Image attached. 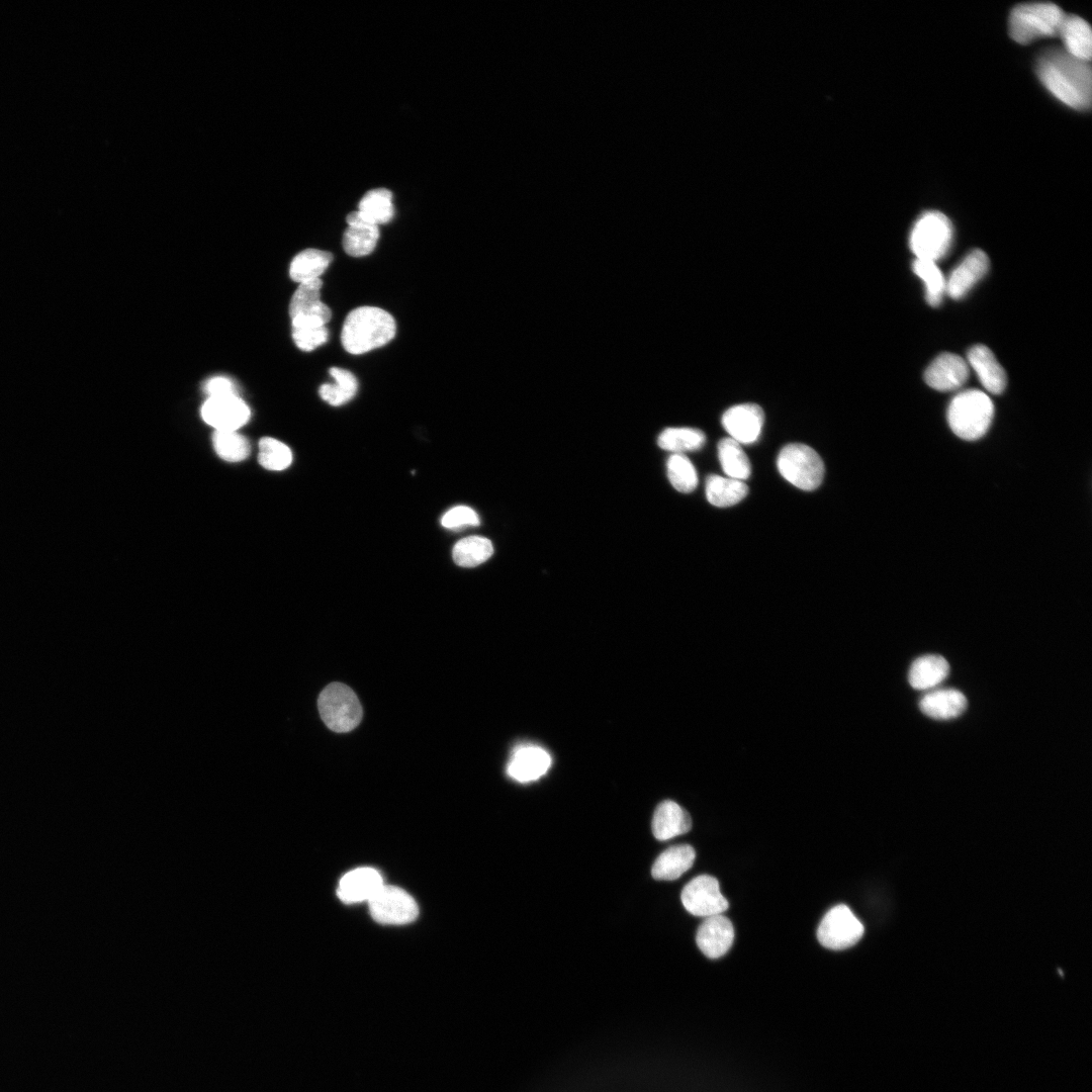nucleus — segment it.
I'll return each instance as SVG.
<instances>
[{"label": "nucleus", "instance_id": "nucleus-19", "mask_svg": "<svg viewBox=\"0 0 1092 1092\" xmlns=\"http://www.w3.org/2000/svg\"><path fill=\"white\" fill-rule=\"evenodd\" d=\"M346 221L348 228L343 235V248L352 257L367 256L375 249L379 239V228L366 221L358 210L350 212Z\"/></svg>", "mask_w": 1092, "mask_h": 1092}, {"label": "nucleus", "instance_id": "nucleus-24", "mask_svg": "<svg viewBox=\"0 0 1092 1092\" xmlns=\"http://www.w3.org/2000/svg\"><path fill=\"white\" fill-rule=\"evenodd\" d=\"M947 660L937 654L916 658L910 666L908 680L913 689L926 690L940 684L948 674Z\"/></svg>", "mask_w": 1092, "mask_h": 1092}, {"label": "nucleus", "instance_id": "nucleus-10", "mask_svg": "<svg viewBox=\"0 0 1092 1092\" xmlns=\"http://www.w3.org/2000/svg\"><path fill=\"white\" fill-rule=\"evenodd\" d=\"M681 902L693 915L709 917L725 912L729 903L721 894L719 882L709 875L691 880L681 891Z\"/></svg>", "mask_w": 1092, "mask_h": 1092}, {"label": "nucleus", "instance_id": "nucleus-15", "mask_svg": "<svg viewBox=\"0 0 1092 1092\" xmlns=\"http://www.w3.org/2000/svg\"><path fill=\"white\" fill-rule=\"evenodd\" d=\"M734 940V927L731 921L717 914L707 917L699 926L696 941L701 951L710 959L724 956Z\"/></svg>", "mask_w": 1092, "mask_h": 1092}, {"label": "nucleus", "instance_id": "nucleus-23", "mask_svg": "<svg viewBox=\"0 0 1092 1092\" xmlns=\"http://www.w3.org/2000/svg\"><path fill=\"white\" fill-rule=\"evenodd\" d=\"M696 858L695 849L689 844L670 846L655 859L651 875L655 880L673 881L691 869Z\"/></svg>", "mask_w": 1092, "mask_h": 1092}, {"label": "nucleus", "instance_id": "nucleus-21", "mask_svg": "<svg viewBox=\"0 0 1092 1092\" xmlns=\"http://www.w3.org/2000/svg\"><path fill=\"white\" fill-rule=\"evenodd\" d=\"M1058 36L1064 50L1071 56L1090 62L1092 54V33L1089 24L1078 15H1066L1060 25Z\"/></svg>", "mask_w": 1092, "mask_h": 1092}, {"label": "nucleus", "instance_id": "nucleus-36", "mask_svg": "<svg viewBox=\"0 0 1092 1092\" xmlns=\"http://www.w3.org/2000/svg\"><path fill=\"white\" fill-rule=\"evenodd\" d=\"M667 476L671 485L680 492L693 491L698 484L695 466L684 454H672L666 462Z\"/></svg>", "mask_w": 1092, "mask_h": 1092}, {"label": "nucleus", "instance_id": "nucleus-7", "mask_svg": "<svg viewBox=\"0 0 1092 1092\" xmlns=\"http://www.w3.org/2000/svg\"><path fill=\"white\" fill-rule=\"evenodd\" d=\"M317 707L324 723L335 732H348L362 719V707L356 694L344 684L327 686L320 694Z\"/></svg>", "mask_w": 1092, "mask_h": 1092}, {"label": "nucleus", "instance_id": "nucleus-27", "mask_svg": "<svg viewBox=\"0 0 1092 1092\" xmlns=\"http://www.w3.org/2000/svg\"><path fill=\"white\" fill-rule=\"evenodd\" d=\"M332 261L333 255L328 251L306 249L293 258L289 268V275L293 281L299 284L320 279V276L327 270Z\"/></svg>", "mask_w": 1092, "mask_h": 1092}, {"label": "nucleus", "instance_id": "nucleus-37", "mask_svg": "<svg viewBox=\"0 0 1092 1092\" xmlns=\"http://www.w3.org/2000/svg\"><path fill=\"white\" fill-rule=\"evenodd\" d=\"M258 460L261 466L269 470H283L292 462L290 448L281 441L264 437L259 442Z\"/></svg>", "mask_w": 1092, "mask_h": 1092}, {"label": "nucleus", "instance_id": "nucleus-32", "mask_svg": "<svg viewBox=\"0 0 1092 1092\" xmlns=\"http://www.w3.org/2000/svg\"><path fill=\"white\" fill-rule=\"evenodd\" d=\"M493 546L489 539L469 536L459 540L453 547L454 562L462 567H474L490 558Z\"/></svg>", "mask_w": 1092, "mask_h": 1092}, {"label": "nucleus", "instance_id": "nucleus-29", "mask_svg": "<svg viewBox=\"0 0 1092 1092\" xmlns=\"http://www.w3.org/2000/svg\"><path fill=\"white\" fill-rule=\"evenodd\" d=\"M748 492L747 485L742 481L720 475H709L706 480V496L710 504L716 507H730L743 499Z\"/></svg>", "mask_w": 1092, "mask_h": 1092}, {"label": "nucleus", "instance_id": "nucleus-12", "mask_svg": "<svg viewBox=\"0 0 1092 1092\" xmlns=\"http://www.w3.org/2000/svg\"><path fill=\"white\" fill-rule=\"evenodd\" d=\"M764 422L762 408L756 403H741L728 408L722 416V425L730 438L739 444L755 442Z\"/></svg>", "mask_w": 1092, "mask_h": 1092}, {"label": "nucleus", "instance_id": "nucleus-26", "mask_svg": "<svg viewBox=\"0 0 1092 1092\" xmlns=\"http://www.w3.org/2000/svg\"><path fill=\"white\" fill-rule=\"evenodd\" d=\"M322 286L323 281L321 279L300 283L290 300V317L298 314H316L330 322L332 311L321 300Z\"/></svg>", "mask_w": 1092, "mask_h": 1092}, {"label": "nucleus", "instance_id": "nucleus-4", "mask_svg": "<svg viewBox=\"0 0 1092 1092\" xmlns=\"http://www.w3.org/2000/svg\"><path fill=\"white\" fill-rule=\"evenodd\" d=\"M1065 14L1050 2L1022 3L1010 12L1008 31L1011 38L1028 44L1038 38L1058 36Z\"/></svg>", "mask_w": 1092, "mask_h": 1092}, {"label": "nucleus", "instance_id": "nucleus-18", "mask_svg": "<svg viewBox=\"0 0 1092 1092\" xmlns=\"http://www.w3.org/2000/svg\"><path fill=\"white\" fill-rule=\"evenodd\" d=\"M967 356L984 388L992 394L1002 393L1006 387V373L992 351L979 344L970 348Z\"/></svg>", "mask_w": 1092, "mask_h": 1092}, {"label": "nucleus", "instance_id": "nucleus-31", "mask_svg": "<svg viewBox=\"0 0 1092 1092\" xmlns=\"http://www.w3.org/2000/svg\"><path fill=\"white\" fill-rule=\"evenodd\" d=\"M718 456L723 471L728 477L744 480L750 476L749 459L740 444L732 438H723L718 443Z\"/></svg>", "mask_w": 1092, "mask_h": 1092}, {"label": "nucleus", "instance_id": "nucleus-35", "mask_svg": "<svg viewBox=\"0 0 1092 1092\" xmlns=\"http://www.w3.org/2000/svg\"><path fill=\"white\" fill-rule=\"evenodd\" d=\"M212 445L215 453L230 462L245 460L250 454L249 441L237 431H214Z\"/></svg>", "mask_w": 1092, "mask_h": 1092}, {"label": "nucleus", "instance_id": "nucleus-11", "mask_svg": "<svg viewBox=\"0 0 1092 1092\" xmlns=\"http://www.w3.org/2000/svg\"><path fill=\"white\" fill-rule=\"evenodd\" d=\"M200 413L203 421L215 431H237L251 416L249 406L239 395L208 397Z\"/></svg>", "mask_w": 1092, "mask_h": 1092}, {"label": "nucleus", "instance_id": "nucleus-38", "mask_svg": "<svg viewBox=\"0 0 1092 1092\" xmlns=\"http://www.w3.org/2000/svg\"><path fill=\"white\" fill-rule=\"evenodd\" d=\"M479 522L477 513L466 506H457L450 509L441 519L442 526L450 530L478 526Z\"/></svg>", "mask_w": 1092, "mask_h": 1092}, {"label": "nucleus", "instance_id": "nucleus-2", "mask_svg": "<svg viewBox=\"0 0 1092 1092\" xmlns=\"http://www.w3.org/2000/svg\"><path fill=\"white\" fill-rule=\"evenodd\" d=\"M395 332V321L389 312L376 306H359L347 314L341 341L348 353L360 355L386 345Z\"/></svg>", "mask_w": 1092, "mask_h": 1092}, {"label": "nucleus", "instance_id": "nucleus-16", "mask_svg": "<svg viewBox=\"0 0 1092 1092\" xmlns=\"http://www.w3.org/2000/svg\"><path fill=\"white\" fill-rule=\"evenodd\" d=\"M988 268L989 258L986 253L980 249L971 251L945 281V292L953 299L964 297L986 274Z\"/></svg>", "mask_w": 1092, "mask_h": 1092}, {"label": "nucleus", "instance_id": "nucleus-14", "mask_svg": "<svg viewBox=\"0 0 1092 1092\" xmlns=\"http://www.w3.org/2000/svg\"><path fill=\"white\" fill-rule=\"evenodd\" d=\"M551 765L550 754L537 745L517 746L507 765L508 775L521 783L532 782L544 776Z\"/></svg>", "mask_w": 1092, "mask_h": 1092}, {"label": "nucleus", "instance_id": "nucleus-9", "mask_svg": "<svg viewBox=\"0 0 1092 1092\" xmlns=\"http://www.w3.org/2000/svg\"><path fill=\"white\" fill-rule=\"evenodd\" d=\"M864 927L852 911L843 904L831 908L822 918L817 938L826 948L841 950L854 945L863 935Z\"/></svg>", "mask_w": 1092, "mask_h": 1092}, {"label": "nucleus", "instance_id": "nucleus-33", "mask_svg": "<svg viewBox=\"0 0 1092 1092\" xmlns=\"http://www.w3.org/2000/svg\"><path fill=\"white\" fill-rule=\"evenodd\" d=\"M705 441V434L694 428H667L657 438L658 446L673 454L699 450L704 446Z\"/></svg>", "mask_w": 1092, "mask_h": 1092}, {"label": "nucleus", "instance_id": "nucleus-30", "mask_svg": "<svg viewBox=\"0 0 1092 1092\" xmlns=\"http://www.w3.org/2000/svg\"><path fill=\"white\" fill-rule=\"evenodd\" d=\"M329 372L335 383H325L320 386L318 394L322 399L334 406L342 405L351 400L358 388L355 375L349 370L340 367H332Z\"/></svg>", "mask_w": 1092, "mask_h": 1092}, {"label": "nucleus", "instance_id": "nucleus-3", "mask_svg": "<svg viewBox=\"0 0 1092 1092\" xmlns=\"http://www.w3.org/2000/svg\"><path fill=\"white\" fill-rule=\"evenodd\" d=\"M994 417L991 398L981 390L967 389L949 402L947 421L951 431L961 439L976 441L989 430Z\"/></svg>", "mask_w": 1092, "mask_h": 1092}, {"label": "nucleus", "instance_id": "nucleus-22", "mask_svg": "<svg viewBox=\"0 0 1092 1092\" xmlns=\"http://www.w3.org/2000/svg\"><path fill=\"white\" fill-rule=\"evenodd\" d=\"M965 695L954 689L937 690L926 694L919 703L920 710L926 716L947 720L959 717L967 708Z\"/></svg>", "mask_w": 1092, "mask_h": 1092}, {"label": "nucleus", "instance_id": "nucleus-25", "mask_svg": "<svg viewBox=\"0 0 1092 1092\" xmlns=\"http://www.w3.org/2000/svg\"><path fill=\"white\" fill-rule=\"evenodd\" d=\"M324 317L316 314H298L291 317L292 338L302 351L309 352L328 341L329 331Z\"/></svg>", "mask_w": 1092, "mask_h": 1092}, {"label": "nucleus", "instance_id": "nucleus-28", "mask_svg": "<svg viewBox=\"0 0 1092 1092\" xmlns=\"http://www.w3.org/2000/svg\"><path fill=\"white\" fill-rule=\"evenodd\" d=\"M358 211L366 221L374 225L389 222L394 215L391 191L386 188L369 190L359 201Z\"/></svg>", "mask_w": 1092, "mask_h": 1092}, {"label": "nucleus", "instance_id": "nucleus-13", "mask_svg": "<svg viewBox=\"0 0 1092 1092\" xmlns=\"http://www.w3.org/2000/svg\"><path fill=\"white\" fill-rule=\"evenodd\" d=\"M969 377L968 363L953 353L939 354L924 373L925 382L939 391L960 388Z\"/></svg>", "mask_w": 1092, "mask_h": 1092}, {"label": "nucleus", "instance_id": "nucleus-5", "mask_svg": "<svg viewBox=\"0 0 1092 1092\" xmlns=\"http://www.w3.org/2000/svg\"><path fill=\"white\" fill-rule=\"evenodd\" d=\"M952 236V224L946 215L927 211L913 225L909 246L916 259L936 262L949 250Z\"/></svg>", "mask_w": 1092, "mask_h": 1092}, {"label": "nucleus", "instance_id": "nucleus-17", "mask_svg": "<svg viewBox=\"0 0 1092 1092\" xmlns=\"http://www.w3.org/2000/svg\"><path fill=\"white\" fill-rule=\"evenodd\" d=\"M383 884L382 876L377 870L369 867L358 868L341 878L337 895L346 904L368 902Z\"/></svg>", "mask_w": 1092, "mask_h": 1092}, {"label": "nucleus", "instance_id": "nucleus-8", "mask_svg": "<svg viewBox=\"0 0 1092 1092\" xmlns=\"http://www.w3.org/2000/svg\"><path fill=\"white\" fill-rule=\"evenodd\" d=\"M367 903L371 917L381 924H406L414 921L419 914L415 899L395 886L383 884Z\"/></svg>", "mask_w": 1092, "mask_h": 1092}, {"label": "nucleus", "instance_id": "nucleus-39", "mask_svg": "<svg viewBox=\"0 0 1092 1092\" xmlns=\"http://www.w3.org/2000/svg\"><path fill=\"white\" fill-rule=\"evenodd\" d=\"M203 389L208 397L238 395V389L235 382L225 376H214L209 378L204 383Z\"/></svg>", "mask_w": 1092, "mask_h": 1092}, {"label": "nucleus", "instance_id": "nucleus-6", "mask_svg": "<svg viewBox=\"0 0 1092 1092\" xmlns=\"http://www.w3.org/2000/svg\"><path fill=\"white\" fill-rule=\"evenodd\" d=\"M777 463L782 476L803 490H813L823 480L824 463L819 454L805 444L793 443L783 447Z\"/></svg>", "mask_w": 1092, "mask_h": 1092}, {"label": "nucleus", "instance_id": "nucleus-20", "mask_svg": "<svg viewBox=\"0 0 1092 1092\" xmlns=\"http://www.w3.org/2000/svg\"><path fill=\"white\" fill-rule=\"evenodd\" d=\"M651 828L655 838L667 840L689 832L692 828V819L677 803L665 800L656 807Z\"/></svg>", "mask_w": 1092, "mask_h": 1092}, {"label": "nucleus", "instance_id": "nucleus-1", "mask_svg": "<svg viewBox=\"0 0 1092 1092\" xmlns=\"http://www.w3.org/2000/svg\"><path fill=\"white\" fill-rule=\"evenodd\" d=\"M1035 71L1043 86L1064 104L1076 110L1090 107V62L1077 59L1064 49L1052 48L1037 58Z\"/></svg>", "mask_w": 1092, "mask_h": 1092}, {"label": "nucleus", "instance_id": "nucleus-34", "mask_svg": "<svg viewBox=\"0 0 1092 1092\" xmlns=\"http://www.w3.org/2000/svg\"><path fill=\"white\" fill-rule=\"evenodd\" d=\"M912 269L925 283L927 303L933 307L938 306L945 292V279L935 262L915 259Z\"/></svg>", "mask_w": 1092, "mask_h": 1092}]
</instances>
